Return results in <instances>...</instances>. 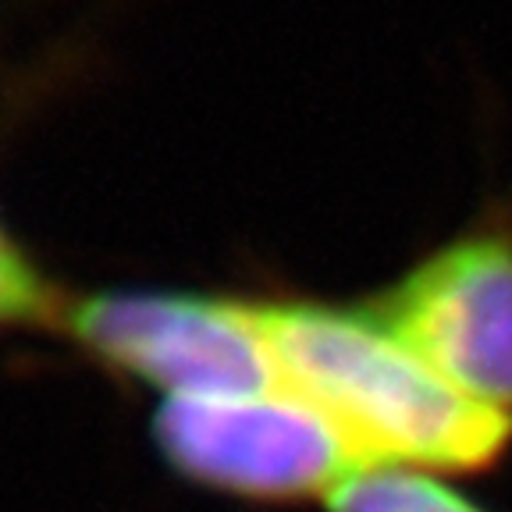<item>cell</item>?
<instances>
[{"mask_svg": "<svg viewBox=\"0 0 512 512\" xmlns=\"http://www.w3.org/2000/svg\"><path fill=\"white\" fill-rule=\"evenodd\" d=\"M278 392L331 420L363 470L480 473L512 448V416L473 399L363 303H260Z\"/></svg>", "mask_w": 512, "mask_h": 512, "instance_id": "obj_1", "label": "cell"}, {"mask_svg": "<svg viewBox=\"0 0 512 512\" xmlns=\"http://www.w3.org/2000/svg\"><path fill=\"white\" fill-rule=\"evenodd\" d=\"M367 303L448 381L512 416L509 207H488Z\"/></svg>", "mask_w": 512, "mask_h": 512, "instance_id": "obj_2", "label": "cell"}, {"mask_svg": "<svg viewBox=\"0 0 512 512\" xmlns=\"http://www.w3.org/2000/svg\"><path fill=\"white\" fill-rule=\"evenodd\" d=\"M68 328L100 360L143 377L164 399L278 392V367L260 303L114 292L75 303Z\"/></svg>", "mask_w": 512, "mask_h": 512, "instance_id": "obj_3", "label": "cell"}, {"mask_svg": "<svg viewBox=\"0 0 512 512\" xmlns=\"http://www.w3.org/2000/svg\"><path fill=\"white\" fill-rule=\"evenodd\" d=\"M153 438L182 477L260 502H328L360 459L331 420L288 392L242 399H164Z\"/></svg>", "mask_w": 512, "mask_h": 512, "instance_id": "obj_4", "label": "cell"}, {"mask_svg": "<svg viewBox=\"0 0 512 512\" xmlns=\"http://www.w3.org/2000/svg\"><path fill=\"white\" fill-rule=\"evenodd\" d=\"M328 512H488L420 470H360L328 498Z\"/></svg>", "mask_w": 512, "mask_h": 512, "instance_id": "obj_5", "label": "cell"}, {"mask_svg": "<svg viewBox=\"0 0 512 512\" xmlns=\"http://www.w3.org/2000/svg\"><path fill=\"white\" fill-rule=\"evenodd\" d=\"M43 310H47V292L15 242L0 232V328L15 320H32Z\"/></svg>", "mask_w": 512, "mask_h": 512, "instance_id": "obj_6", "label": "cell"}]
</instances>
